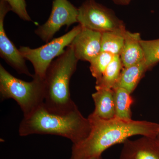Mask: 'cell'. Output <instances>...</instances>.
<instances>
[{"label":"cell","instance_id":"9a60e30c","mask_svg":"<svg viewBox=\"0 0 159 159\" xmlns=\"http://www.w3.org/2000/svg\"><path fill=\"white\" fill-rule=\"evenodd\" d=\"M113 89L114 92L116 118L123 120H131V107L133 103V99L131 93L122 88H115Z\"/></svg>","mask_w":159,"mask_h":159},{"label":"cell","instance_id":"ba28073f","mask_svg":"<svg viewBox=\"0 0 159 159\" xmlns=\"http://www.w3.org/2000/svg\"><path fill=\"white\" fill-rule=\"evenodd\" d=\"M10 11L11 9L9 4L0 0V56L19 74L33 77L26 65V59L8 37L4 29V20Z\"/></svg>","mask_w":159,"mask_h":159},{"label":"cell","instance_id":"d6986e66","mask_svg":"<svg viewBox=\"0 0 159 159\" xmlns=\"http://www.w3.org/2000/svg\"><path fill=\"white\" fill-rule=\"evenodd\" d=\"M8 3L11 9V11L21 19L27 21L32 20L27 10V4L25 0H3Z\"/></svg>","mask_w":159,"mask_h":159},{"label":"cell","instance_id":"44dd1931","mask_svg":"<svg viewBox=\"0 0 159 159\" xmlns=\"http://www.w3.org/2000/svg\"><path fill=\"white\" fill-rule=\"evenodd\" d=\"M89 159H104L102 157V156H99L93 157Z\"/></svg>","mask_w":159,"mask_h":159},{"label":"cell","instance_id":"3957f363","mask_svg":"<svg viewBox=\"0 0 159 159\" xmlns=\"http://www.w3.org/2000/svg\"><path fill=\"white\" fill-rule=\"evenodd\" d=\"M78 61L70 45L52 61L47 70L44 78L43 103L50 111L66 114L77 107L71 98L70 83L77 70Z\"/></svg>","mask_w":159,"mask_h":159},{"label":"cell","instance_id":"7c38bea8","mask_svg":"<svg viewBox=\"0 0 159 159\" xmlns=\"http://www.w3.org/2000/svg\"><path fill=\"white\" fill-rule=\"evenodd\" d=\"M92 95L95 109L92 113L99 119L109 120L116 117L113 89H97Z\"/></svg>","mask_w":159,"mask_h":159},{"label":"cell","instance_id":"52a82bcc","mask_svg":"<svg viewBox=\"0 0 159 159\" xmlns=\"http://www.w3.org/2000/svg\"><path fill=\"white\" fill-rule=\"evenodd\" d=\"M78 9L68 0H54L48 19L35 30V33L46 43L64 26L68 28L78 23Z\"/></svg>","mask_w":159,"mask_h":159},{"label":"cell","instance_id":"8992f818","mask_svg":"<svg viewBox=\"0 0 159 159\" xmlns=\"http://www.w3.org/2000/svg\"><path fill=\"white\" fill-rule=\"evenodd\" d=\"M78 9V23L83 28L101 33L125 29L111 10L95 0H87Z\"/></svg>","mask_w":159,"mask_h":159},{"label":"cell","instance_id":"6da1fadb","mask_svg":"<svg viewBox=\"0 0 159 159\" xmlns=\"http://www.w3.org/2000/svg\"><path fill=\"white\" fill-rule=\"evenodd\" d=\"M91 125L90 132L82 142L73 144L70 159H89L102 156L111 146L123 143L135 135L157 138L159 124L147 121L123 120L115 117L105 120L92 113L88 117Z\"/></svg>","mask_w":159,"mask_h":159},{"label":"cell","instance_id":"5bb4252c","mask_svg":"<svg viewBox=\"0 0 159 159\" xmlns=\"http://www.w3.org/2000/svg\"><path fill=\"white\" fill-rule=\"evenodd\" d=\"M126 29L101 33V52L119 56L124 45Z\"/></svg>","mask_w":159,"mask_h":159},{"label":"cell","instance_id":"9c48e42d","mask_svg":"<svg viewBox=\"0 0 159 159\" xmlns=\"http://www.w3.org/2000/svg\"><path fill=\"white\" fill-rule=\"evenodd\" d=\"M70 45L78 60L89 62L101 52V33L82 27Z\"/></svg>","mask_w":159,"mask_h":159},{"label":"cell","instance_id":"30bf717a","mask_svg":"<svg viewBox=\"0 0 159 159\" xmlns=\"http://www.w3.org/2000/svg\"><path fill=\"white\" fill-rule=\"evenodd\" d=\"M119 159H159V140L143 136L123 143Z\"/></svg>","mask_w":159,"mask_h":159},{"label":"cell","instance_id":"2e32d148","mask_svg":"<svg viewBox=\"0 0 159 159\" xmlns=\"http://www.w3.org/2000/svg\"><path fill=\"white\" fill-rule=\"evenodd\" d=\"M119 56H115L101 77L96 80V89H113L123 69Z\"/></svg>","mask_w":159,"mask_h":159},{"label":"cell","instance_id":"4fadbf2b","mask_svg":"<svg viewBox=\"0 0 159 159\" xmlns=\"http://www.w3.org/2000/svg\"><path fill=\"white\" fill-rule=\"evenodd\" d=\"M147 70L144 61L127 67H123L114 88H122L131 94Z\"/></svg>","mask_w":159,"mask_h":159},{"label":"cell","instance_id":"e0dca14e","mask_svg":"<svg viewBox=\"0 0 159 159\" xmlns=\"http://www.w3.org/2000/svg\"><path fill=\"white\" fill-rule=\"evenodd\" d=\"M144 61L147 70H150L159 62V39L152 40H141Z\"/></svg>","mask_w":159,"mask_h":159},{"label":"cell","instance_id":"7a4b0ae2","mask_svg":"<svg viewBox=\"0 0 159 159\" xmlns=\"http://www.w3.org/2000/svg\"><path fill=\"white\" fill-rule=\"evenodd\" d=\"M43 102L29 116L24 117L19 128L20 136L54 135L70 139L73 144L82 142L88 136L90 122L78 107L67 113L57 114L49 111Z\"/></svg>","mask_w":159,"mask_h":159},{"label":"cell","instance_id":"5b68a950","mask_svg":"<svg viewBox=\"0 0 159 159\" xmlns=\"http://www.w3.org/2000/svg\"><path fill=\"white\" fill-rule=\"evenodd\" d=\"M81 29L80 25L75 26L66 34L51 40L37 48L21 46L19 50L23 57L33 65L34 76L44 79L47 70L53 60L64 53L66 48L71 44Z\"/></svg>","mask_w":159,"mask_h":159},{"label":"cell","instance_id":"7402d4cb","mask_svg":"<svg viewBox=\"0 0 159 159\" xmlns=\"http://www.w3.org/2000/svg\"><path fill=\"white\" fill-rule=\"evenodd\" d=\"M157 139H158V140H159V134L158 135L157 137Z\"/></svg>","mask_w":159,"mask_h":159},{"label":"cell","instance_id":"ac0fdd59","mask_svg":"<svg viewBox=\"0 0 159 159\" xmlns=\"http://www.w3.org/2000/svg\"><path fill=\"white\" fill-rule=\"evenodd\" d=\"M115 56L110 53L102 51L90 61V70L96 80L101 77Z\"/></svg>","mask_w":159,"mask_h":159},{"label":"cell","instance_id":"ffe728a7","mask_svg":"<svg viewBox=\"0 0 159 159\" xmlns=\"http://www.w3.org/2000/svg\"><path fill=\"white\" fill-rule=\"evenodd\" d=\"M115 3L121 5H127L129 4L131 0H113Z\"/></svg>","mask_w":159,"mask_h":159},{"label":"cell","instance_id":"8fae6325","mask_svg":"<svg viewBox=\"0 0 159 159\" xmlns=\"http://www.w3.org/2000/svg\"><path fill=\"white\" fill-rule=\"evenodd\" d=\"M142 39L139 33L127 31L120 56L123 67H127L144 61V54L141 46Z\"/></svg>","mask_w":159,"mask_h":159},{"label":"cell","instance_id":"277c9868","mask_svg":"<svg viewBox=\"0 0 159 159\" xmlns=\"http://www.w3.org/2000/svg\"><path fill=\"white\" fill-rule=\"evenodd\" d=\"M30 82L15 77L0 65V93L1 99H12L27 116L44 102V79L33 75Z\"/></svg>","mask_w":159,"mask_h":159}]
</instances>
